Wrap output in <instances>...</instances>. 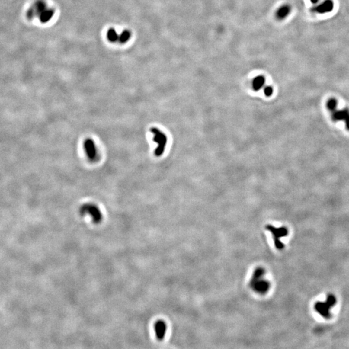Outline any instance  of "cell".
<instances>
[{
    "mask_svg": "<svg viewBox=\"0 0 349 349\" xmlns=\"http://www.w3.org/2000/svg\"><path fill=\"white\" fill-rule=\"evenodd\" d=\"M326 107L330 113L333 122L342 121L345 123L346 129L349 131V109L348 108L338 109V101L336 98H329L326 103Z\"/></svg>",
    "mask_w": 349,
    "mask_h": 349,
    "instance_id": "cell-1",
    "label": "cell"
},
{
    "mask_svg": "<svg viewBox=\"0 0 349 349\" xmlns=\"http://www.w3.org/2000/svg\"><path fill=\"white\" fill-rule=\"evenodd\" d=\"M265 274L264 270L258 268L254 271L250 280V286L254 290L260 294H264L270 289V283L263 279Z\"/></svg>",
    "mask_w": 349,
    "mask_h": 349,
    "instance_id": "cell-2",
    "label": "cell"
},
{
    "mask_svg": "<svg viewBox=\"0 0 349 349\" xmlns=\"http://www.w3.org/2000/svg\"><path fill=\"white\" fill-rule=\"evenodd\" d=\"M336 303V298L332 294H329L324 302H317L314 305V309L319 314L325 319L331 318L330 310Z\"/></svg>",
    "mask_w": 349,
    "mask_h": 349,
    "instance_id": "cell-3",
    "label": "cell"
},
{
    "mask_svg": "<svg viewBox=\"0 0 349 349\" xmlns=\"http://www.w3.org/2000/svg\"><path fill=\"white\" fill-rule=\"evenodd\" d=\"M151 132L153 134V140L157 144V147L155 151V155L157 157L162 156L164 152L167 144L168 139L166 135L157 127H152Z\"/></svg>",
    "mask_w": 349,
    "mask_h": 349,
    "instance_id": "cell-4",
    "label": "cell"
},
{
    "mask_svg": "<svg viewBox=\"0 0 349 349\" xmlns=\"http://www.w3.org/2000/svg\"><path fill=\"white\" fill-rule=\"evenodd\" d=\"M80 213L82 215H89L95 224H98L102 220V212L98 206L94 204L87 203L82 205L80 208Z\"/></svg>",
    "mask_w": 349,
    "mask_h": 349,
    "instance_id": "cell-5",
    "label": "cell"
},
{
    "mask_svg": "<svg viewBox=\"0 0 349 349\" xmlns=\"http://www.w3.org/2000/svg\"><path fill=\"white\" fill-rule=\"evenodd\" d=\"M266 229L272 234L275 246L278 250L284 248V245L281 241V238L286 237L288 235V229L285 227L275 228L272 225L268 224L266 226Z\"/></svg>",
    "mask_w": 349,
    "mask_h": 349,
    "instance_id": "cell-6",
    "label": "cell"
},
{
    "mask_svg": "<svg viewBox=\"0 0 349 349\" xmlns=\"http://www.w3.org/2000/svg\"><path fill=\"white\" fill-rule=\"evenodd\" d=\"M47 7V4L44 0H36L27 10L26 13L27 18L29 20H32L36 17L38 18L41 13Z\"/></svg>",
    "mask_w": 349,
    "mask_h": 349,
    "instance_id": "cell-7",
    "label": "cell"
},
{
    "mask_svg": "<svg viewBox=\"0 0 349 349\" xmlns=\"http://www.w3.org/2000/svg\"><path fill=\"white\" fill-rule=\"evenodd\" d=\"M84 148L88 159L91 162H95L98 158V152L94 142L87 139L84 142Z\"/></svg>",
    "mask_w": 349,
    "mask_h": 349,
    "instance_id": "cell-8",
    "label": "cell"
},
{
    "mask_svg": "<svg viewBox=\"0 0 349 349\" xmlns=\"http://www.w3.org/2000/svg\"><path fill=\"white\" fill-rule=\"evenodd\" d=\"M167 325L162 320H158L155 324V332L156 337L159 341H162L166 336Z\"/></svg>",
    "mask_w": 349,
    "mask_h": 349,
    "instance_id": "cell-9",
    "label": "cell"
},
{
    "mask_svg": "<svg viewBox=\"0 0 349 349\" xmlns=\"http://www.w3.org/2000/svg\"><path fill=\"white\" fill-rule=\"evenodd\" d=\"M54 15V9L53 8L47 7L45 10H44L42 13H41V14L39 16L38 18L41 22L43 23V24H46V23H47L51 20Z\"/></svg>",
    "mask_w": 349,
    "mask_h": 349,
    "instance_id": "cell-10",
    "label": "cell"
},
{
    "mask_svg": "<svg viewBox=\"0 0 349 349\" xmlns=\"http://www.w3.org/2000/svg\"><path fill=\"white\" fill-rule=\"evenodd\" d=\"M291 11L290 7L288 5H284L280 7L279 8L276 12V18L278 20H284L290 14Z\"/></svg>",
    "mask_w": 349,
    "mask_h": 349,
    "instance_id": "cell-11",
    "label": "cell"
},
{
    "mask_svg": "<svg viewBox=\"0 0 349 349\" xmlns=\"http://www.w3.org/2000/svg\"><path fill=\"white\" fill-rule=\"evenodd\" d=\"M334 4L333 2L330 0H326L324 2L320 4L319 6L317 7V11L319 13H325L330 12L332 11L333 8Z\"/></svg>",
    "mask_w": 349,
    "mask_h": 349,
    "instance_id": "cell-12",
    "label": "cell"
},
{
    "mask_svg": "<svg viewBox=\"0 0 349 349\" xmlns=\"http://www.w3.org/2000/svg\"><path fill=\"white\" fill-rule=\"evenodd\" d=\"M264 84L265 78L262 75H259L254 78L253 82H252V86H253V89L255 91H258L264 86Z\"/></svg>",
    "mask_w": 349,
    "mask_h": 349,
    "instance_id": "cell-13",
    "label": "cell"
},
{
    "mask_svg": "<svg viewBox=\"0 0 349 349\" xmlns=\"http://www.w3.org/2000/svg\"><path fill=\"white\" fill-rule=\"evenodd\" d=\"M131 33L128 30H123L121 33L119 34V38H118V43L122 44H125L127 43L130 40L131 38Z\"/></svg>",
    "mask_w": 349,
    "mask_h": 349,
    "instance_id": "cell-14",
    "label": "cell"
},
{
    "mask_svg": "<svg viewBox=\"0 0 349 349\" xmlns=\"http://www.w3.org/2000/svg\"><path fill=\"white\" fill-rule=\"evenodd\" d=\"M107 38L110 42L116 43L118 42L119 33L114 28H111L107 33Z\"/></svg>",
    "mask_w": 349,
    "mask_h": 349,
    "instance_id": "cell-15",
    "label": "cell"
},
{
    "mask_svg": "<svg viewBox=\"0 0 349 349\" xmlns=\"http://www.w3.org/2000/svg\"><path fill=\"white\" fill-rule=\"evenodd\" d=\"M273 93H274V89L273 87L270 85L266 86L264 89V93L265 96H267V97H270V96H272L273 94Z\"/></svg>",
    "mask_w": 349,
    "mask_h": 349,
    "instance_id": "cell-16",
    "label": "cell"
},
{
    "mask_svg": "<svg viewBox=\"0 0 349 349\" xmlns=\"http://www.w3.org/2000/svg\"><path fill=\"white\" fill-rule=\"evenodd\" d=\"M311 1H312V2H313V3H316L318 1V0H311Z\"/></svg>",
    "mask_w": 349,
    "mask_h": 349,
    "instance_id": "cell-17",
    "label": "cell"
}]
</instances>
